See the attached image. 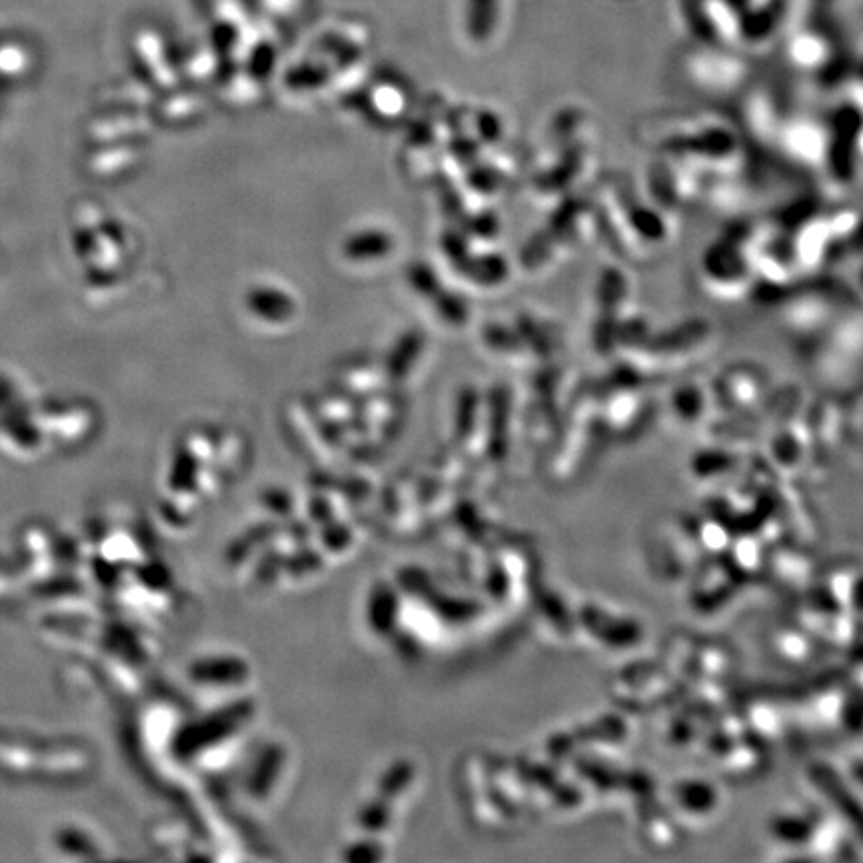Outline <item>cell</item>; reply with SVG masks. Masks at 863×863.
<instances>
[{"label": "cell", "instance_id": "obj_1", "mask_svg": "<svg viewBox=\"0 0 863 863\" xmlns=\"http://www.w3.org/2000/svg\"><path fill=\"white\" fill-rule=\"evenodd\" d=\"M684 4L692 24L714 44H734L746 30L744 12L736 0H684Z\"/></svg>", "mask_w": 863, "mask_h": 863}, {"label": "cell", "instance_id": "obj_2", "mask_svg": "<svg viewBox=\"0 0 863 863\" xmlns=\"http://www.w3.org/2000/svg\"><path fill=\"white\" fill-rule=\"evenodd\" d=\"M794 60L802 66H814L828 54V42L818 30H802L790 42Z\"/></svg>", "mask_w": 863, "mask_h": 863}]
</instances>
